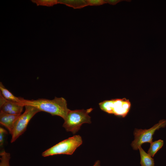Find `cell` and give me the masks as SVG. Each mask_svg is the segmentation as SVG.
<instances>
[{
  "mask_svg": "<svg viewBox=\"0 0 166 166\" xmlns=\"http://www.w3.org/2000/svg\"><path fill=\"white\" fill-rule=\"evenodd\" d=\"M0 93L6 100L23 104L24 98L15 96L5 87L2 82H0Z\"/></svg>",
  "mask_w": 166,
  "mask_h": 166,
  "instance_id": "9c48e42d",
  "label": "cell"
},
{
  "mask_svg": "<svg viewBox=\"0 0 166 166\" xmlns=\"http://www.w3.org/2000/svg\"><path fill=\"white\" fill-rule=\"evenodd\" d=\"M88 6H99L106 3L104 0H87Z\"/></svg>",
  "mask_w": 166,
  "mask_h": 166,
  "instance_id": "9a60e30c",
  "label": "cell"
},
{
  "mask_svg": "<svg viewBox=\"0 0 166 166\" xmlns=\"http://www.w3.org/2000/svg\"><path fill=\"white\" fill-rule=\"evenodd\" d=\"M24 113L21 114L15 121L12 132L11 143L14 142L26 131L27 126L32 118L37 113L40 112L37 108L26 105Z\"/></svg>",
  "mask_w": 166,
  "mask_h": 166,
  "instance_id": "5b68a950",
  "label": "cell"
},
{
  "mask_svg": "<svg viewBox=\"0 0 166 166\" xmlns=\"http://www.w3.org/2000/svg\"><path fill=\"white\" fill-rule=\"evenodd\" d=\"M82 143L81 137L76 135L63 140L43 152L42 155L45 157L59 154L72 155Z\"/></svg>",
  "mask_w": 166,
  "mask_h": 166,
  "instance_id": "3957f363",
  "label": "cell"
},
{
  "mask_svg": "<svg viewBox=\"0 0 166 166\" xmlns=\"http://www.w3.org/2000/svg\"><path fill=\"white\" fill-rule=\"evenodd\" d=\"M99 105L101 109L103 111L122 117L128 114L131 106L129 100L125 98L105 100Z\"/></svg>",
  "mask_w": 166,
  "mask_h": 166,
  "instance_id": "277c9868",
  "label": "cell"
},
{
  "mask_svg": "<svg viewBox=\"0 0 166 166\" xmlns=\"http://www.w3.org/2000/svg\"><path fill=\"white\" fill-rule=\"evenodd\" d=\"M164 143L163 140L160 139L152 142L150 144L148 153L152 157H153L157 152L162 147Z\"/></svg>",
  "mask_w": 166,
  "mask_h": 166,
  "instance_id": "7c38bea8",
  "label": "cell"
},
{
  "mask_svg": "<svg viewBox=\"0 0 166 166\" xmlns=\"http://www.w3.org/2000/svg\"><path fill=\"white\" fill-rule=\"evenodd\" d=\"M21 114H11L0 112V123L9 131L10 134L14 124Z\"/></svg>",
  "mask_w": 166,
  "mask_h": 166,
  "instance_id": "ba28073f",
  "label": "cell"
},
{
  "mask_svg": "<svg viewBox=\"0 0 166 166\" xmlns=\"http://www.w3.org/2000/svg\"><path fill=\"white\" fill-rule=\"evenodd\" d=\"M93 109L90 108L86 110H69L62 126L67 132L75 134L80 130L83 124L91 123V117L89 114Z\"/></svg>",
  "mask_w": 166,
  "mask_h": 166,
  "instance_id": "7a4b0ae2",
  "label": "cell"
},
{
  "mask_svg": "<svg viewBox=\"0 0 166 166\" xmlns=\"http://www.w3.org/2000/svg\"><path fill=\"white\" fill-rule=\"evenodd\" d=\"M106 3H108L111 5H115L120 2L122 1H127L130 2V0H104Z\"/></svg>",
  "mask_w": 166,
  "mask_h": 166,
  "instance_id": "e0dca14e",
  "label": "cell"
},
{
  "mask_svg": "<svg viewBox=\"0 0 166 166\" xmlns=\"http://www.w3.org/2000/svg\"><path fill=\"white\" fill-rule=\"evenodd\" d=\"M141 160L140 164L141 166H154V159L148 153L142 148L141 146L139 147Z\"/></svg>",
  "mask_w": 166,
  "mask_h": 166,
  "instance_id": "8fae6325",
  "label": "cell"
},
{
  "mask_svg": "<svg viewBox=\"0 0 166 166\" xmlns=\"http://www.w3.org/2000/svg\"><path fill=\"white\" fill-rule=\"evenodd\" d=\"M32 1L36 3L38 5L50 6L57 4V0H34Z\"/></svg>",
  "mask_w": 166,
  "mask_h": 166,
  "instance_id": "5bb4252c",
  "label": "cell"
},
{
  "mask_svg": "<svg viewBox=\"0 0 166 166\" xmlns=\"http://www.w3.org/2000/svg\"><path fill=\"white\" fill-rule=\"evenodd\" d=\"M24 107L22 104L6 100L0 93V111L11 114H21Z\"/></svg>",
  "mask_w": 166,
  "mask_h": 166,
  "instance_id": "52a82bcc",
  "label": "cell"
},
{
  "mask_svg": "<svg viewBox=\"0 0 166 166\" xmlns=\"http://www.w3.org/2000/svg\"><path fill=\"white\" fill-rule=\"evenodd\" d=\"M23 103L24 106L28 105L34 106L40 112H47L52 116H57L64 120L70 109L67 106L66 100L62 97H55L53 100L39 98L37 100L24 99Z\"/></svg>",
  "mask_w": 166,
  "mask_h": 166,
  "instance_id": "6da1fadb",
  "label": "cell"
},
{
  "mask_svg": "<svg viewBox=\"0 0 166 166\" xmlns=\"http://www.w3.org/2000/svg\"><path fill=\"white\" fill-rule=\"evenodd\" d=\"M166 126V120L163 119L148 129L135 128L133 133L135 139L131 144L133 149H138L139 147L144 143L151 144L152 142L153 135L155 132L160 128L165 127Z\"/></svg>",
  "mask_w": 166,
  "mask_h": 166,
  "instance_id": "8992f818",
  "label": "cell"
},
{
  "mask_svg": "<svg viewBox=\"0 0 166 166\" xmlns=\"http://www.w3.org/2000/svg\"><path fill=\"white\" fill-rule=\"evenodd\" d=\"M57 3L64 4L74 9H80L88 6L87 0H58Z\"/></svg>",
  "mask_w": 166,
  "mask_h": 166,
  "instance_id": "30bf717a",
  "label": "cell"
},
{
  "mask_svg": "<svg viewBox=\"0 0 166 166\" xmlns=\"http://www.w3.org/2000/svg\"><path fill=\"white\" fill-rule=\"evenodd\" d=\"M93 166H100V161L99 160H97Z\"/></svg>",
  "mask_w": 166,
  "mask_h": 166,
  "instance_id": "ac0fdd59",
  "label": "cell"
},
{
  "mask_svg": "<svg viewBox=\"0 0 166 166\" xmlns=\"http://www.w3.org/2000/svg\"><path fill=\"white\" fill-rule=\"evenodd\" d=\"M0 166H10L9 161L11 158L10 153L3 150L0 152Z\"/></svg>",
  "mask_w": 166,
  "mask_h": 166,
  "instance_id": "4fadbf2b",
  "label": "cell"
},
{
  "mask_svg": "<svg viewBox=\"0 0 166 166\" xmlns=\"http://www.w3.org/2000/svg\"><path fill=\"white\" fill-rule=\"evenodd\" d=\"M7 131L2 127H0V145L2 146L4 143L5 135L7 133Z\"/></svg>",
  "mask_w": 166,
  "mask_h": 166,
  "instance_id": "2e32d148",
  "label": "cell"
}]
</instances>
